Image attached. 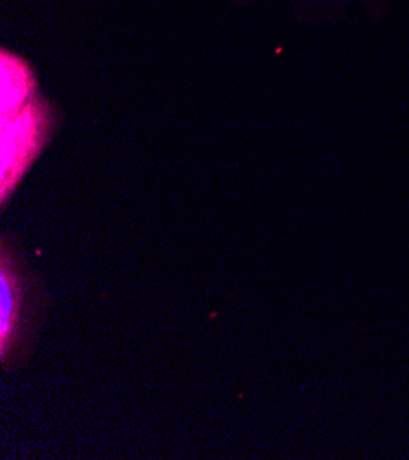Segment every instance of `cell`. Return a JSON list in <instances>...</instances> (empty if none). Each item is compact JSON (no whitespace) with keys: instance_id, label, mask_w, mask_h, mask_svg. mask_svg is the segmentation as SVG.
Instances as JSON below:
<instances>
[{"instance_id":"cell-1","label":"cell","mask_w":409,"mask_h":460,"mask_svg":"<svg viewBox=\"0 0 409 460\" xmlns=\"http://www.w3.org/2000/svg\"><path fill=\"white\" fill-rule=\"evenodd\" d=\"M40 315V287L10 239L0 246V359L13 369L28 354Z\"/></svg>"},{"instance_id":"cell-3","label":"cell","mask_w":409,"mask_h":460,"mask_svg":"<svg viewBox=\"0 0 409 460\" xmlns=\"http://www.w3.org/2000/svg\"><path fill=\"white\" fill-rule=\"evenodd\" d=\"M37 96V81L17 56L3 52V119L22 111Z\"/></svg>"},{"instance_id":"cell-2","label":"cell","mask_w":409,"mask_h":460,"mask_svg":"<svg viewBox=\"0 0 409 460\" xmlns=\"http://www.w3.org/2000/svg\"><path fill=\"white\" fill-rule=\"evenodd\" d=\"M56 128V112L50 103L35 96L22 111L3 119V206L13 193L22 174L28 171L31 162L40 155L42 147L52 137Z\"/></svg>"}]
</instances>
